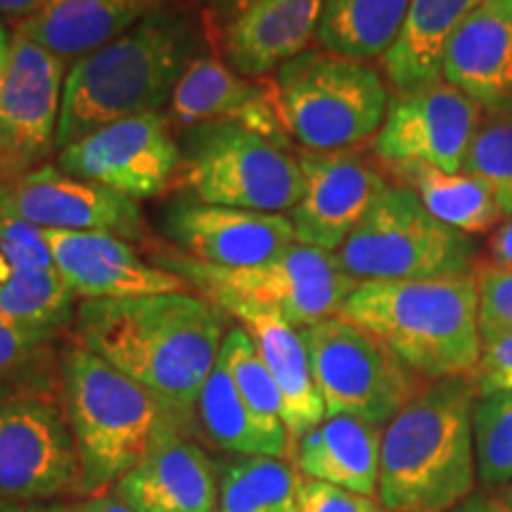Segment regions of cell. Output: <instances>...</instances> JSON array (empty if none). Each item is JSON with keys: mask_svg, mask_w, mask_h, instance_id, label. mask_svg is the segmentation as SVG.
<instances>
[{"mask_svg": "<svg viewBox=\"0 0 512 512\" xmlns=\"http://www.w3.org/2000/svg\"><path fill=\"white\" fill-rule=\"evenodd\" d=\"M207 10V15L214 19L216 27L226 29L230 22H235L242 12L247 8H252L256 0H200Z\"/></svg>", "mask_w": 512, "mask_h": 512, "instance_id": "41", "label": "cell"}, {"mask_svg": "<svg viewBox=\"0 0 512 512\" xmlns=\"http://www.w3.org/2000/svg\"><path fill=\"white\" fill-rule=\"evenodd\" d=\"M0 214L41 230H100L124 240L147 238L136 200L64 174L57 164L0 181Z\"/></svg>", "mask_w": 512, "mask_h": 512, "instance_id": "15", "label": "cell"}, {"mask_svg": "<svg viewBox=\"0 0 512 512\" xmlns=\"http://www.w3.org/2000/svg\"><path fill=\"white\" fill-rule=\"evenodd\" d=\"M325 415H351L384 427L425 387L387 344L335 316L302 330Z\"/></svg>", "mask_w": 512, "mask_h": 512, "instance_id": "10", "label": "cell"}, {"mask_svg": "<svg viewBox=\"0 0 512 512\" xmlns=\"http://www.w3.org/2000/svg\"><path fill=\"white\" fill-rule=\"evenodd\" d=\"M69 510L72 512H136L126 501H121L117 494L88 498V501H83V503L69 505Z\"/></svg>", "mask_w": 512, "mask_h": 512, "instance_id": "43", "label": "cell"}, {"mask_svg": "<svg viewBox=\"0 0 512 512\" xmlns=\"http://www.w3.org/2000/svg\"><path fill=\"white\" fill-rule=\"evenodd\" d=\"M195 415L207 437L223 451L268 458H280L290 451V439L268 432L254 418L221 363H216L204 382Z\"/></svg>", "mask_w": 512, "mask_h": 512, "instance_id": "29", "label": "cell"}, {"mask_svg": "<svg viewBox=\"0 0 512 512\" xmlns=\"http://www.w3.org/2000/svg\"><path fill=\"white\" fill-rule=\"evenodd\" d=\"M10 43H12V38H8V31H5L3 24H0V69H3V64L8 62Z\"/></svg>", "mask_w": 512, "mask_h": 512, "instance_id": "46", "label": "cell"}, {"mask_svg": "<svg viewBox=\"0 0 512 512\" xmlns=\"http://www.w3.org/2000/svg\"><path fill=\"white\" fill-rule=\"evenodd\" d=\"M169 119L181 131L209 121H228L292 147L275 83L247 79L211 55L197 57L183 74L171 95Z\"/></svg>", "mask_w": 512, "mask_h": 512, "instance_id": "18", "label": "cell"}, {"mask_svg": "<svg viewBox=\"0 0 512 512\" xmlns=\"http://www.w3.org/2000/svg\"><path fill=\"white\" fill-rule=\"evenodd\" d=\"M441 76L491 114L512 117V0H482L448 41Z\"/></svg>", "mask_w": 512, "mask_h": 512, "instance_id": "21", "label": "cell"}, {"mask_svg": "<svg viewBox=\"0 0 512 512\" xmlns=\"http://www.w3.org/2000/svg\"><path fill=\"white\" fill-rule=\"evenodd\" d=\"M482 0H411L394 46L382 69L396 93L418 91L444 81L441 64L451 36Z\"/></svg>", "mask_w": 512, "mask_h": 512, "instance_id": "26", "label": "cell"}, {"mask_svg": "<svg viewBox=\"0 0 512 512\" xmlns=\"http://www.w3.org/2000/svg\"><path fill=\"white\" fill-rule=\"evenodd\" d=\"M489 264L512 271V219L501 223L489 238Z\"/></svg>", "mask_w": 512, "mask_h": 512, "instance_id": "40", "label": "cell"}, {"mask_svg": "<svg viewBox=\"0 0 512 512\" xmlns=\"http://www.w3.org/2000/svg\"><path fill=\"white\" fill-rule=\"evenodd\" d=\"M0 512H72L69 505H46V503H17L0 501Z\"/></svg>", "mask_w": 512, "mask_h": 512, "instance_id": "45", "label": "cell"}, {"mask_svg": "<svg viewBox=\"0 0 512 512\" xmlns=\"http://www.w3.org/2000/svg\"><path fill=\"white\" fill-rule=\"evenodd\" d=\"M501 498H503V501L508 503V505H512V482L503 486V494H501Z\"/></svg>", "mask_w": 512, "mask_h": 512, "instance_id": "47", "label": "cell"}, {"mask_svg": "<svg viewBox=\"0 0 512 512\" xmlns=\"http://www.w3.org/2000/svg\"><path fill=\"white\" fill-rule=\"evenodd\" d=\"M50 268L55 266L43 230L0 214V278Z\"/></svg>", "mask_w": 512, "mask_h": 512, "instance_id": "35", "label": "cell"}, {"mask_svg": "<svg viewBox=\"0 0 512 512\" xmlns=\"http://www.w3.org/2000/svg\"><path fill=\"white\" fill-rule=\"evenodd\" d=\"M136 512H211L219 486L207 453L162 413L143 460L117 482Z\"/></svg>", "mask_w": 512, "mask_h": 512, "instance_id": "20", "label": "cell"}, {"mask_svg": "<svg viewBox=\"0 0 512 512\" xmlns=\"http://www.w3.org/2000/svg\"><path fill=\"white\" fill-rule=\"evenodd\" d=\"M384 427L351 415H328L294 444L304 477L354 491L377 494Z\"/></svg>", "mask_w": 512, "mask_h": 512, "instance_id": "24", "label": "cell"}, {"mask_svg": "<svg viewBox=\"0 0 512 512\" xmlns=\"http://www.w3.org/2000/svg\"><path fill=\"white\" fill-rule=\"evenodd\" d=\"M479 330H512V271L491 264L475 268Z\"/></svg>", "mask_w": 512, "mask_h": 512, "instance_id": "37", "label": "cell"}, {"mask_svg": "<svg viewBox=\"0 0 512 512\" xmlns=\"http://www.w3.org/2000/svg\"><path fill=\"white\" fill-rule=\"evenodd\" d=\"M162 223L181 254L223 268L264 264L297 242L290 216L219 207L192 197L171 202Z\"/></svg>", "mask_w": 512, "mask_h": 512, "instance_id": "17", "label": "cell"}, {"mask_svg": "<svg viewBox=\"0 0 512 512\" xmlns=\"http://www.w3.org/2000/svg\"><path fill=\"white\" fill-rule=\"evenodd\" d=\"M299 475L280 458L247 456L226 467L219 512H297Z\"/></svg>", "mask_w": 512, "mask_h": 512, "instance_id": "30", "label": "cell"}, {"mask_svg": "<svg viewBox=\"0 0 512 512\" xmlns=\"http://www.w3.org/2000/svg\"><path fill=\"white\" fill-rule=\"evenodd\" d=\"M472 377L427 382L382 430L377 501L389 512H451L475 494Z\"/></svg>", "mask_w": 512, "mask_h": 512, "instance_id": "3", "label": "cell"}, {"mask_svg": "<svg viewBox=\"0 0 512 512\" xmlns=\"http://www.w3.org/2000/svg\"><path fill=\"white\" fill-rule=\"evenodd\" d=\"M323 0H256L223 29V53L235 72L261 79L309 50Z\"/></svg>", "mask_w": 512, "mask_h": 512, "instance_id": "23", "label": "cell"}, {"mask_svg": "<svg viewBox=\"0 0 512 512\" xmlns=\"http://www.w3.org/2000/svg\"><path fill=\"white\" fill-rule=\"evenodd\" d=\"M62 406L81 465V491H102L150 448L162 408L150 394L81 344L64 351Z\"/></svg>", "mask_w": 512, "mask_h": 512, "instance_id": "5", "label": "cell"}, {"mask_svg": "<svg viewBox=\"0 0 512 512\" xmlns=\"http://www.w3.org/2000/svg\"><path fill=\"white\" fill-rule=\"evenodd\" d=\"M207 50L202 19L171 0L91 53L76 57L62 95L57 150L112 121L162 112L183 74Z\"/></svg>", "mask_w": 512, "mask_h": 512, "instance_id": "2", "label": "cell"}, {"mask_svg": "<svg viewBox=\"0 0 512 512\" xmlns=\"http://www.w3.org/2000/svg\"><path fill=\"white\" fill-rule=\"evenodd\" d=\"M451 512H512V505L503 501L501 496H489V494H472L467 501L458 505Z\"/></svg>", "mask_w": 512, "mask_h": 512, "instance_id": "44", "label": "cell"}, {"mask_svg": "<svg viewBox=\"0 0 512 512\" xmlns=\"http://www.w3.org/2000/svg\"><path fill=\"white\" fill-rule=\"evenodd\" d=\"M228 316L238 318L249 332L261 361L278 384L283 396V418L290 434V451L306 432L320 425L325 415V403L320 396L306 351L302 330L280 316L278 311L259 304L226 302L219 306Z\"/></svg>", "mask_w": 512, "mask_h": 512, "instance_id": "22", "label": "cell"}, {"mask_svg": "<svg viewBox=\"0 0 512 512\" xmlns=\"http://www.w3.org/2000/svg\"><path fill=\"white\" fill-rule=\"evenodd\" d=\"M335 256L358 283L463 278L477 268L470 235L434 219L408 185H387Z\"/></svg>", "mask_w": 512, "mask_h": 512, "instance_id": "7", "label": "cell"}, {"mask_svg": "<svg viewBox=\"0 0 512 512\" xmlns=\"http://www.w3.org/2000/svg\"><path fill=\"white\" fill-rule=\"evenodd\" d=\"M434 219L465 235L491 233L503 219L494 190L479 176L446 174L432 166H394Z\"/></svg>", "mask_w": 512, "mask_h": 512, "instance_id": "28", "label": "cell"}, {"mask_svg": "<svg viewBox=\"0 0 512 512\" xmlns=\"http://www.w3.org/2000/svg\"><path fill=\"white\" fill-rule=\"evenodd\" d=\"M74 292L55 268L0 278V313L24 328L53 335L72 318Z\"/></svg>", "mask_w": 512, "mask_h": 512, "instance_id": "31", "label": "cell"}, {"mask_svg": "<svg viewBox=\"0 0 512 512\" xmlns=\"http://www.w3.org/2000/svg\"><path fill=\"white\" fill-rule=\"evenodd\" d=\"M48 337L46 332L24 328L0 313V380L24 366Z\"/></svg>", "mask_w": 512, "mask_h": 512, "instance_id": "39", "label": "cell"}, {"mask_svg": "<svg viewBox=\"0 0 512 512\" xmlns=\"http://www.w3.org/2000/svg\"><path fill=\"white\" fill-rule=\"evenodd\" d=\"M463 171L489 183L503 216L512 219V117L491 114L482 121Z\"/></svg>", "mask_w": 512, "mask_h": 512, "instance_id": "34", "label": "cell"}, {"mask_svg": "<svg viewBox=\"0 0 512 512\" xmlns=\"http://www.w3.org/2000/svg\"><path fill=\"white\" fill-rule=\"evenodd\" d=\"M81 491V465L64 406L38 389L0 392V501L38 503Z\"/></svg>", "mask_w": 512, "mask_h": 512, "instance_id": "11", "label": "cell"}, {"mask_svg": "<svg viewBox=\"0 0 512 512\" xmlns=\"http://www.w3.org/2000/svg\"><path fill=\"white\" fill-rule=\"evenodd\" d=\"M226 320L219 306L188 292L131 299H83L79 344L138 382L178 427L195 415L216 368Z\"/></svg>", "mask_w": 512, "mask_h": 512, "instance_id": "1", "label": "cell"}, {"mask_svg": "<svg viewBox=\"0 0 512 512\" xmlns=\"http://www.w3.org/2000/svg\"><path fill=\"white\" fill-rule=\"evenodd\" d=\"M67 60L15 34L0 69V181L46 164L57 150Z\"/></svg>", "mask_w": 512, "mask_h": 512, "instance_id": "13", "label": "cell"}, {"mask_svg": "<svg viewBox=\"0 0 512 512\" xmlns=\"http://www.w3.org/2000/svg\"><path fill=\"white\" fill-rule=\"evenodd\" d=\"M482 349L475 368L477 396L512 392V330H479Z\"/></svg>", "mask_w": 512, "mask_h": 512, "instance_id": "36", "label": "cell"}, {"mask_svg": "<svg viewBox=\"0 0 512 512\" xmlns=\"http://www.w3.org/2000/svg\"><path fill=\"white\" fill-rule=\"evenodd\" d=\"M55 271L83 299H131L181 292L183 280L152 266L131 242L100 230H43Z\"/></svg>", "mask_w": 512, "mask_h": 512, "instance_id": "19", "label": "cell"}, {"mask_svg": "<svg viewBox=\"0 0 512 512\" xmlns=\"http://www.w3.org/2000/svg\"><path fill=\"white\" fill-rule=\"evenodd\" d=\"M219 363L238 389L240 399L268 432L290 439L283 418V396L278 384L261 361L252 337L245 328H230L223 337Z\"/></svg>", "mask_w": 512, "mask_h": 512, "instance_id": "32", "label": "cell"}, {"mask_svg": "<svg viewBox=\"0 0 512 512\" xmlns=\"http://www.w3.org/2000/svg\"><path fill=\"white\" fill-rule=\"evenodd\" d=\"M287 131L304 150H347L377 136L389 107L382 76L368 62L304 50L275 72Z\"/></svg>", "mask_w": 512, "mask_h": 512, "instance_id": "9", "label": "cell"}, {"mask_svg": "<svg viewBox=\"0 0 512 512\" xmlns=\"http://www.w3.org/2000/svg\"><path fill=\"white\" fill-rule=\"evenodd\" d=\"M297 512H389L380 501L339 486L299 477Z\"/></svg>", "mask_w": 512, "mask_h": 512, "instance_id": "38", "label": "cell"}, {"mask_svg": "<svg viewBox=\"0 0 512 512\" xmlns=\"http://www.w3.org/2000/svg\"><path fill=\"white\" fill-rule=\"evenodd\" d=\"M152 259L155 266L178 275L214 306L226 302L266 306L297 330L339 316L358 287V280L342 271L335 252L302 242H292L264 264L242 268L209 266L181 252H159Z\"/></svg>", "mask_w": 512, "mask_h": 512, "instance_id": "6", "label": "cell"}, {"mask_svg": "<svg viewBox=\"0 0 512 512\" xmlns=\"http://www.w3.org/2000/svg\"><path fill=\"white\" fill-rule=\"evenodd\" d=\"M477 477L484 486L512 482V392L477 396L472 411Z\"/></svg>", "mask_w": 512, "mask_h": 512, "instance_id": "33", "label": "cell"}, {"mask_svg": "<svg viewBox=\"0 0 512 512\" xmlns=\"http://www.w3.org/2000/svg\"><path fill=\"white\" fill-rule=\"evenodd\" d=\"M408 8L411 0H323L316 38L328 53L377 60L399 38Z\"/></svg>", "mask_w": 512, "mask_h": 512, "instance_id": "27", "label": "cell"}, {"mask_svg": "<svg viewBox=\"0 0 512 512\" xmlns=\"http://www.w3.org/2000/svg\"><path fill=\"white\" fill-rule=\"evenodd\" d=\"M50 3H53V0H0V15L8 19H17L19 24L24 22V19L38 15V12L48 8Z\"/></svg>", "mask_w": 512, "mask_h": 512, "instance_id": "42", "label": "cell"}, {"mask_svg": "<svg viewBox=\"0 0 512 512\" xmlns=\"http://www.w3.org/2000/svg\"><path fill=\"white\" fill-rule=\"evenodd\" d=\"M171 0H53L38 15L17 24L15 34L76 60L112 41Z\"/></svg>", "mask_w": 512, "mask_h": 512, "instance_id": "25", "label": "cell"}, {"mask_svg": "<svg viewBox=\"0 0 512 512\" xmlns=\"http://www.w3.org/2000/svg\"><path fill=\"white\" fill-rule=\"evenodd\" d=\"M342 318L368 330L420 375L472 377L479 363L477 275L403 283H358Z\"/></svg>", "mask_w": 512, "mask_h": 512, "instance_id": "4", "label": "cell"}, {"mask_svg": "<svg viewBox=\"0 0 512 512\" xmlns=\"http://www.w3.org/2000/svg\"><path fill=\"white\" fill-rule=\"evenodd\" d=\"M482 121V107L444 81L396 93L375 136V152L389 166H432L460 174Z\"/></svg>", "mask_w": 512, "mask_h": 512, "instance_id": "14", "label": "cell"}, {"mask_svg": "<svg viewBox=\"0 0 512 512\" xmlns=\"http://www.w3.org/2000/svg\"><path fill=\"white\" fill-rule=\"evenodd\" d=\"M178 185L192 200L264 214H285L304 195L299 152L228 121L181 131Z\"/></svg>", "mask_w": 512, "mask_h": 512, "instance_id": "8", "label": "cell"}, {"mask_svg": "<svg viewBox=\"0 0 512 512\" xmlns=\"http://www.w3.org/2000/svg\"><path fill=\"white\" fill-rule=\"evenodd\" d=\"M181 162V145L164 112L112 121L57 152L64 174L136 202L164 195L178 183Z\"/></svg>", "mask_w": 512, "mask_h": 512, "instance_id": "12", "label": "cell"}, {"mask_svg": "<svg viewBox=\"0 0 512 512\" xmlns=\"http://www.w3.org/2000/svg\"><path fill=\"white\" fill-rule=\"evenodd\" d=\"M299 166L304 195L290 214L294 238L323 252H337L354 233L387 181L354 147L347 150H302Z\"/></svg>", "mask_w": 512, "mask_h": 512, "instance_id": "16", "label": "cell"}]
</instances>
